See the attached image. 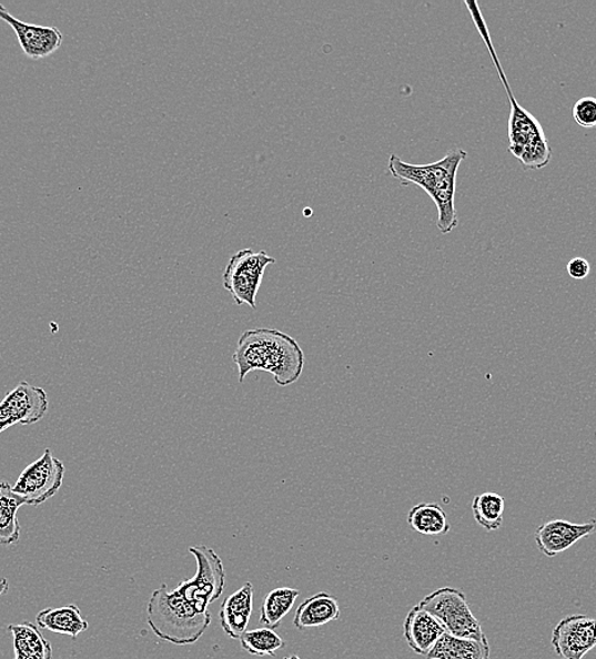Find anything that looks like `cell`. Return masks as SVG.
I'll return each mask as SVG.
<instances>
[{
	"instance_id": "cell-1",
	"label": "cell",
	"mask_w": 596,
	"mask_h": 659,
	"mask_svg": "<svg viewBox=\"0 0 596 659\" xmlns=\"http://www.w3.org/2000/svg\"><path fill=\"white\" fill-rule=\"evenodd\" d=\"M198 572L169 591L156 589L148 604V625L153 633L175 646H190L202 638L211 625L210 605L220 599L226 586L224 564L215 550L190 547Z\"/></svg>"
},
{
	"instance_id": "cell-2",
	"label": "cell",
	"mask_w": 596,
	"mask_h": 659,
	"mask_svg": "<svg viewBox=\"0 0 596 659\" xmlns=\"http://www.w3.org/2000/svg\"><path fill=\"white\" fill-rule=\"evenodd\" d=\"M233 359L239 368V382L249 373L264 371L272 374L281 387H289L301 378L305 354L295 337L275 328L248 330L240 336Z\"/></svg>"
},
{
	"instance_id": "cell-3",
	"label": "cell",
	"mask_w": 596,
	"mask_h": 659,
	"mask_svg": "<svg viewBox=\"0 0 596 659\" xmlns=\"http://www.w3.org/2000/svg\"><path fill=\"white\" fill-rule=\"evenodd\" d=\"M466 6L479 36H482L486 44L488 53H491L497 74H499L505 88L506 95L509 97L512 105L509 151L515 158L519 159L522 165L528 169V171H539V169L547 166L550 159H553V149L549 146L545 130L535 115L524 110L517 98L514 97L508 78H506L501 60L497 58L491 32H488L485 18L482 11H479L477 2H466Z\"/></svg>"
},
{
	"instance_id": "cell-4",
	"label": "cell",
	"mask_w": 596,
	"mask_h": 659,
	"mask_svg": "<svg viewBox=\"0 0 596 659\" xmlns=\"http://www.w3.org/2000/svg\"><path fill=\"white\" fill-rule=\"evenodd\" d=\"M467 151L452 149L437 163L414 165L403 162L397 155H391L388 171L402 184H415L430 194L438 209L437 226L441 234L447 235L458 224L456 210V186L458 169L466 160Z\"/></svg>"
},
{
	"instance_id": "cell-5",
	"label": "cell",
	"mask_w": 596,
	"mask_h": 659,
	"mask_svg": "<svg viewBox=\"0 0 596 659\" xmlns=\"http://www.w3.org/2000/svg\"><path fill=\"white\" fill-rule=\"evenodd\" d=\"M420 607L437 618L447 633L487 643L485 631L471 611L465 592L453 587H442L425 596Z\"/></svg>"
},
{
	"instance_id": "cell-6",
	"label": "cell",
	"mask_w": 596,
	"mask_h": 659,
	"mask_svg": "<svg viewBox=\"0 0 596 659\" xmlns=\"http://www.w3.org/2000/svg\"><path fill=\"white\" fill-rule=\"evenodd\" d=\"M274 263L273 256L265 252L255 253L252 249H243L230 257L222 280L238 306L256 308V295L262 286L264 271Z\"/></svg>"
},
{
	"instance_id": "cell-7",
	"label": "cell",
	"mask_w": 596,
	"mask_h": 659,
	"mask_svg": "<svg viewBox=\"0 0 596 659\" xmlns=\"http://www.w3.org/2000/svg\"><path fill=\"white\" fill-rule=\"evenodd\" d=\"M65 467L50 449L26 467L16 480L13 491L26 505L40 506L55 496L64 483Z\"/></svg>"
},
{
	"instance_id": "cell-8",
	"label": "cell",
	"mask_w": 596,
	"mask_h": 659,
	"mask_svg": "<svg viewBox=\"0 0 596 659\" xmlns=\"http://www.w3.org/2000/svg\"><path fill=\"white\" fill-rule=\"evenodd\" d=\"M49 412V397L43 388L21 382L0 403V434L14 425H33Z\"/></svg>"
},
{
	"instance_id": "cell-9",
	"label": "cell",
	"mask_w": 596,
	"mask_h": 659,
	"mask_svg": "<svg viewBox=\"0 0 596 659\" xmlns=\"http://www.w3.org/2000/svg\"><path fill=\"white\" fill-rule=\"evenodd\" d=\"M550 645L563 659H583L596 647V619L566 617L554 628Z\"/></svg>"
},
{
	"instance_id": "cell-10",
	"label": "cell",
	"mask_w": 596,
	"mask_h": 659,
	"mask_svg": "<svg viewBox=\"0 0 596 659\" xmlns=\"http://www.w3.org/2000/svg\"><path fill=\"white\" fill-rule=\"evenodd\" d=\"M0 20L12 27L24 55L32 60L52 55L64 41V36H62L58 27L26 23L9 13L8 9L2 4H0Z\"/></svg>"
},
{
	"instance_id": "cell-11",
	"label": "cell",
	"mask_w": 596,
	"mask_h": 659,
	"mask_svg": "<svg viewBox=\"0 0 596 659\" xmlns=\"http://www.w3.org/2000/svg\"><path fill=\"white\" fill-rule=\"evenodd\" d=\"M594 533H596V520L574 524L557 519L542 524L535 538L542 554L554 558L570 549L577 541L593 536Z\"/></svg>"
},
{
	"instance_id": "cell-12",
	"label": "cell",
	"mask_w": 596,
	"mask_h": 659,
	"mask_svg": "<svg viewBox=\"0 0 596 659\" xmlns=\"http://www.w3.org/2000/svg\"><path fill=\"white\" fill-rule=\"evenodd\" d=\"M447 633L437 618L416 605L407 612L404 621V637L413 652L421 656H428L440 638Z\"/></svg>"
},
{
	"instance_id": "cell-13",
	"label": "cell",
	"mask_w": 596,
	"mask_h": 659,
	"mask_svg": "<svg viewBox=\"0 0 596 659\" xmlns=\"http://www.w3.org/2000/svg\"><path fill=\"white\" fill-rule=\"evenodd\" d=\"M254 607V589L251 582L244 584L222 602L220 622L225 635L231 639L242 638L246 633Z\"/></svg>"
},
{
	"instance_id": "cell-14",
	"label": "cell",
	"mask_w": 596,
	"mask_h": 659,
	"mask_svg": "<svg viewBox=\"0 0 596 659\" xmlns=\"http://www.w3.org/2000/svg\"><path fill=\"white\" fill-rule=\"evenodd\" d=\"M341 608L335 596L319 592L302 602L293 617V626L299 630L320 628L340 620Z\"/></svg>"
},
{
	"instance_id": "cell-15",
	"label": "cell",
	"mask_w": 596,
	"mask_h": 659,
	"mask_svg": "<svg viewBox=\"0 0 596 659\" xmlns=\"http://www.w3.org/2000/svg\"><path fill=\"white\" fill-rule=\"evenodd\" d=\"M36 621H38L41 629L73 639H77L79 635L84 633L89 628L88 621L83 619L82 612H80L77 605L44 609L38 614Z\"/></svg>"
},
{
	"instance_id": "cell-16",
	"label": "cell",
	"mask_w": 596,
	"mask_h": 659,
	"mask_svg": "<svg viewBox=\"0 0 596 659\" xmlns=\"http://www.w3.org/2000/svg\"><path fill=\"white\" fill-rule=\"evenodd\" d=\"M13 637L14 659H52V647L32 622L8 626Z\"/></svg>"
},
{
	"instance_id": "cell-17",
	"label": "cell",
	"mask_w": 596,
	"mask_h": 659,
	"mask_svg": "<svg viewBox=\"0 0 596 659\" xmlns=\"http://www.w3.org/2000/svg\"><path fill=\"white\" fill-rule=\"evenodd\" d=\"M491 646L476 639L444 633L426 659H488Z\"/></svg>"
},
{
	"instance_id": "cell-18",
	"label": "cell",
	"mask_w": 596,
	"mask_h": 659,
	"mask_svg": "<svg viewBox=\"0 0 596 659\" xmlns=\"http://www.w3.org/2000/svg\"><path fill=\"white\" fill-rule=\"evenodd\" d=\"M24 505L22 498L14 494L13 486L0 483V546H12L20 540L21 525L17 513Z\"/></svg>"
},
{
	"instance_id": "cell-19",
	"label": "cell",
	"mask_w": 596,
	"mask_h": 659,
	"mask_svg": "<svg viewBox=\"0 0 596 659\" xmlns=\"http://www.w3.org/2000/svg\"><path fill=\"white\" fill-rule=\"evenodd\" d=\"M407 524L414 531L428 537L446 536L451 530L446 511L435 503L415 505L407 514Z\"/></svg>"
},
{
	"instance_id": "cell-20",
	"label": "cell",
	"mask_w": 596,
	"mask_h": 659,
	"mask_svg": "<svg viewBox=\"0 0 596 659\" xmlns=\"http://www.w3.org/2000/svg\"><path fill=\"white\" fill-rule=\"evenodd\" d=\"M299 596L300 591L291 587H280L266 595L261 610V625L270 629L279 628L284 617L295 607Z\"/></svg>"
},
{
	"instance_id": "cell-21",
	"label": "cell",
	"mask_w": 596,
	"mask_h": 659,
	"mask_svg": "<svg viewBox=\"0 0 596 659\" xmlns=\"http://www.w3.org/2000/svg\"><path fill=\"white\" fill-rule=\"evenodd\" d=\"M504 497L494 493L477 495L473 503L474 518L484 529L497 530L502 527L504 519Z\"/></svg>"
},
{
	"instance_id": "cell-22",
	"label": "cell",
	"mask_w": 596,
	"mask_h": 659,
	"mask_svg": "<svg viewBox=\"0 0 596 659\" xmlns=\"http://www.w3.org/2000/svg\"><path fill=\"white\" fill-rule=\"evenodd\" d=\"M240 643L245 652L253 656H271L281 651L284 647V640L274 629L261 628L248 630L246 633L240 638Z\"/></svg>"
},
{
	"instance_id": "cell-23",
	"label": "cell",
	"mask_w": 596,
	"mask_h": 659,
	"mask_svg": "<svg viewBox=\"0 0 596 659\" xmlns=\"http://www.w3.org/2000/svg\"><path fill=\"white\" fill-rule=\"evenodd\" d=\"M574 120L583 129H596V98L584 97L573 109Z\"/></svg>"
},
{
	"instance_id": "cell-24",
	"label": "cell",
	"mask_w": 596,
	"mask_h": 659,
	"mask_svg": "<svg viewBox=\"0 0 596 659\" xmlns=\"http://www.w3.org/2000/svg\"><path fill=\"white\" fill-rule=\"evenodd\" d=\"M590 263L584 257H574L567 264V273L573 280L582 281L588 278L590 274Z\"/></svg>"
},
{
	"instance_id": "cell-25",
	"label": "cell",
	"mask_w": 596,
	"mask_h": 659,
	"mask_svg": "<svg viewBox=\"0 0 596 659\" xmlns=\"http://www.w3.org/2000/svg\"><path fill=\"white\" fill-rule=\"evenodd\" d=\"M9 589V584L7 578H2V580H0V596H3Z\"/></svg>"
},
{
	"instance_id": "cell-26",
	"label": "cell",
	"mask_w": 596,
	"mask_h": 659,
	"mask_svg": "<svg viewBox=\"0 0 596 659\" xmlns=\"http://www.w3.org/2000/svg\"><path fill=\"white\" fill-rule=\"evenodd\" d=\"M284 659H301V658L299 656H296V655H292V656L286 657Z\"/></svg>"
}]
</instances>
